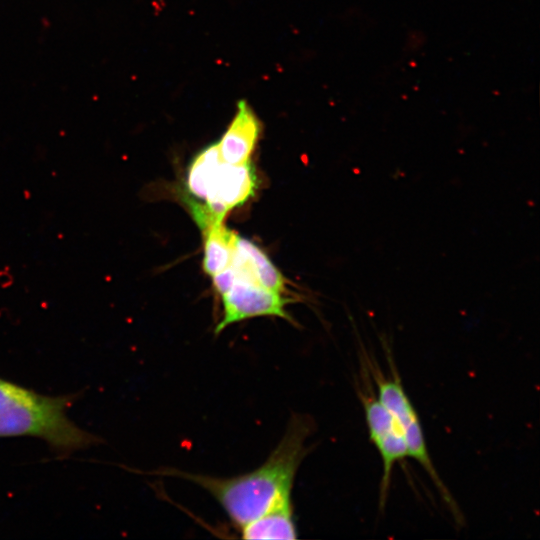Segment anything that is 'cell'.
I'll return each mask as SVG.
<instances>
[{
	"instance_id": "cell-1",
	"label": "cell",
	"mask_w": 540,
	"mask_h": 540,
	"mask_svg": "<svg viewBox=\"0 0 540 540\" xmlns=\"http://www.w3.org/2000/svg\"><path fill=\"white\" fill-rule=\"evenodd\" d=\"M313 427L308 416L294 414L265 462L241 475L219 478L176 469H165L160 474L183 478L203 488L239 529L277 504L292 499L294 479L308 453L305 443Z\"/></svg>"
},
{
	"instance_id": "cell-2",
	"label": "cell",
	"mask_w": 540,
	"mask_h": 540,
	"mask_svg": "<svg viewBox=\"0 0 540 540\" xmlns=\"http://www.w3.org/2000/svg\"><path fill=\"white\" fill-rule=\"evenodd\" d=\"M75 398L42 395L0 377V437L40 438L62 457L99 444V437L67 417Z\"/></svg>"
},
{
	"instance_id": "cell-3",
	"label": "cell",
	"mask_w": 540,
	"mask_h": 540,
	"mask_svg": "<svg viewBox=\"0 0 540 540\" xmlns=\"http://www.w3.org/2000/svg\"><path fill=\"white\" fill-rule=\"evenodd\" d=\"M361 358L370 378L376 386L375 389L377 390L379 400L393 414L401 427L407 445L408 455L417 461L429 475L439 495L452 513L454 520L458 524H461L463 516L450 491L441 480L433 465L417 412L403 388L394 362L392 360L389 361L391 375L386 376L371 356L364 352V356H361Z\"/></svg>"
},
{
	"instance_id": "cell-4",
	"label": "cell",
	"mask_w": 540,
	"mask_h": 540,
	"mask_svg": "<svg viewBox=\"0 0 540 540\" xmlns=\"http://www.w3.org/2000/svg\"><path fill=\"white\" fill-rule=\"evenodd\" d=\"M368 378L364 366L361 384H357L356 391L364 408L370 439L377 448L383 464L379 492V508L382 510L387 501L394 465L403 462L409 455L399 423L379 400Z\"/></svg>"
},
{
	"instance_id": "cell-5",
	"label": "cell",
	"mask_w": 540,
	"mask_h": 540,
	"mask_svg": "<svg viewBox=\"0 0 540 540\" xmlns=\"http://www.w3.org/2000/svg\"><path fill=\"white\" fill-rule=\"evenodd\" d=\"M221 296L223 314L215 327V334H219L231 324L254 317H279L293 323V318L286 311L290 299L285 298L282 293L237 280Z\"/></svg>"
},
{
	"instance_id": "cell-6",
	"label": "cell",
	"mask_w": 540,
	"mask_h": 540,
	"mask_svg": "<svg viewBox=\"0 0 540 540\" xmlns=\"http://www.w3.org/2000/svg\"><path fill=\"white\" fill-rule=\"evenodd\" d=\"M256 187L257 178L250 160L240 164L222 160L201 205L209 215L223 220L229 210L246 202Z\"/></svg>"
},
{
	"instance_id": "cell-7",
	"label": "cell",
	"mask_w": 540,
	"mask_h": 540,
	"mask_svg": "<svg viewBox=\"0 0 540 540\" xmlns=\"http://www.w3.org/2000/svg\"><path fill=\"white\" fill-rule=\"evenodd\" d=\"M230 265L236 273V281L257 284L282 294L285 291V278L281 272L258 246L246 238L237 235Z\"/></svg>"
},
{
	"instance_id": "cell-8",
	"label": "cell",
	"mask_w": 540,
	"mask_h": 540,
	"mask_svg": "<svg viewBox=\"0 0 540 540\" xmlns=\"http://www.w3.org/2000/svg\"><path fill=\"white\" fill-rule=\"evenodd\" d=\"M259 135V119L246 101H240L233 120L217 142L221 159L230 164L249 161Z\"/></svg>"
},
{
	"instance_id": "cell-9",
	"label": "cell",
	"mask_w": 540,
	"mask_h": 540,
	"mask_svg": "<svg viewBox=\"0 0 540 540\" xmlns=\"http://www.w3.org/2000/svg\"><path fill=\"white\" fill-rule=\"evenodd\" d=\"M244 539H296L292 499L272 507L258 518L239 528Z\"/></svg>"
},
{
	"instance_id": "cell-10",
	"label": "cell",
	"mask_w": 540,
	"mask_h": 540,
	"mask_svg": "<svg viewBox=\"0 0 540 540\" xmlns=\"http://www.w3.org/2000/svg\"><path fill=\"white\" fill-rule=\"evenodd\" d=\"M204 234L203 269L213 276L227 268L232 261L237 234L215 222L202 229Z\"/></svg>"
},
{
	"instance_id": "cell-11",
	"label": "cell",
	"mask_w": 540,
	"mask_h": 540,
	"mask_svg": "<svg viewBox=\"0 0 540 540\" xmlns=\"http://www.w3.org/2000/svg\"><path fill=\"white\" fill-rule=\"evenodd\" d=\"M221 161L217 143L207 146L196 155L189 166L187 175V189L191 196L204 202L211 180Z\"/></svg>"
},
{
	"instance_id": "cell-12",
	"label": "cell",
	"mask_w": 540,
	"mask_h": 540,
	"mask_svg": "<svg viewBox=\"0 0 540 540\" xmlns=\"http://www.w3.org/2000/svg\"><path fill=\"white\" fill-rule=\"evenodd\" d=\"M213 284L217 292L226 293L236 281V273L231 265L212 276Z\"/></svg>"
}]
</instances>
